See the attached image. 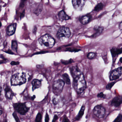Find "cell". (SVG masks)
Masks as SVG:
<instances>
[{"label":"cell","instance_id":"1","mask_svg":"<svg viewBox=\"0 0 122 122\" xmlns=\"http://www.w3.org/2000/svg\"><path fill=\"white\" fill-rule=\"evenodd\" d=\"M73 86L75 90L78 94L83 92L86 87V81L82 73L73 77Z\"/></svg>","mask_w":122,"mask_h":122},{"label":"cell","instance_id":"2","mask_svg":"<svg viewBox=\"0 0 122 122\" xmlns=\"http://www.w3.org/2000/svg\"><path fill=\"white\" fill-rule=\"evenodd\" d=\"M27 81L26 75L24 73H17L13 75L11 78V85L16 86L21 85Z\"/></svg>","mask_w":122,"mask_h":122},{"label":"cell","instance_id":"3","mask_svg":"<svg viewBox=\"0 0 122 122\" xmlns=\"http://www.w3.org/2000/svg\"><path fill=\"white\" fill-rule=\"evenodd\" d=\"M39 42L41 45L51 48L54 46L55 41L51 36L47 34L41 37L39 39Z\"/></svg>","mask_w":122,"mask_h":122},{"label":"cell","instance_id":"4","mask_svg":"<svg viewBox=\"0 0 122 122\" xmlns=\"http://www.w3.org/2000/svg\"><path fill=\"white\" fill-rule=\"evenodd\" d=\"M13 106L15 111L23 115H25L30 109V107L27 106L25 103H16L13 104Z\"/></svg>","mask_w":122,"mask_h":122},{"label":"cell","instance_id":"5","mask_svg":"<svg viewBox=\"0 0 122 122\" xmlns=\"http://www.w3.org/2000/svg\"><path fill=\"white\" fill-rule=\"evenodd\" d=\"M65 83L63 80H58L54 82L53 85V91L56 95H59L62 92Z\"/></svg>","mask_w":122,"mask_h":122},{"label":"cell","instance_id":"6","mask_svg":"<svg viewBox=\"0 0 122 122\" xmlns=\"http://www.w3.org/2000/svg\"><path fill=\"white\" fill-rule=\"evenodd\" d=\"M71 36L70 29L67 27H63L58 30L57 33V37L60 40L68 38Z\"/></svg>","mask_w":122,"mask_h":122},{"label":"cell","instance_id":"7","mask_svg":"<svg viewBox=\"0 0 122 122\" xmlns=\"http://www.w3.org/2000/svg\"><path fill=\"white\" fill-rule=\"evenodd\" d=\"M94 115L99 118H102L105 115L106 110L105 108L101 105L96 106L93 110Z\"/></svg>","mask_w":122,"mask_h":122},{"label":"cell","instance_id":"8","mask_svg":"<svg viewBox=\"0 0 122 122\" xmlns=\"http://www.w3.org/2000/svg\"><path fill=\"white\" fill-rule=\"evenodd\" d=\"M122 75V67H120L112 71L110 73L109 78L110 81L115 80Z\"/></svg>","mask_w":122,"mask_h":122},{"label":"cell","instance_id":"9","mask_svg":"<svg viewBox=\"0 0 122 122\" xmlns=\"http://www.w3.org/2000/svg\"><path fill=\"white\" fill-rule=\"evenodd\" d=\"M86 2V1L84 0H74L72 1V3L75 10L78 11H81Z\"/></svg>","mask_w":122,"mask_h":122},{"label":"cell","instance_id":"10","mask_svg":"<svg viewBox=\"0 0 122 122\" xmlns=\"http://www.w3.org/2000/svg\"><path fill=\"white\" fill-rule=\"evenodd\" d=\"M4 88L6 98L10 100L12 99L13 96H15V94L10 88V87L7 85H5L4 86Z\"/></svg>","mask_w":122,"mask_h":122},{"label":"cell","instance_id":"11","mask_svg":"<svg viewBox=\"0 0 122 122\" xmlns=\"http://www.w3.org/2000/svg\"><path fill=\"white\" fill-rule=\"evenodd\" d=\"M122 104V96H117L114 97L111 102V105L117 107Z\"/></svg>","mask_w":122,"mask_h":122},{"label":"cell","instance_id":"12","mask_svg":"<svg viewBox=\"0 0 122 122\" xmlns=\"http://www.w3.org/2000/svg\"><path fill=\"white\" fill-rule=\"evenodd\" d=\"M94 30L95 31V32L92 36L93 38H96L101 35L104 30V27L101 26L95 25L94 27Z\"/></svg>","mask_w":122,"mask_h":122},{"label":"cell","instance_id":"13","mask_svg":"<svg viewBox=\"0 0 122 122\" xmlns=\"http://www.w3.org/2000/svg\"><path fill=\"white\" fill-rule=\"evenodd\" d=\"M17 24L16 23L9 25L7 29V33L8 36L13 35L15 32Z\"/></svg>","mask_w":122,"mask_h":122},{"label":"cell","instance_id":"14","mask_svg":"<svg viewBox=\"0 0 122 122\" xmlns=\"http://www.w3.org/2000/svg\"><path fill=\"white\" fill-rule=\"evenodd\" d=\"M91 18V16L89 15H84L80 19V22L83 25H86L90 22Z\"/></svg>","mask_w":122,"mask_h":122},{"label":"cell","instance_id":"15","mask_svg":"<svg viewBox=\"0 0 122 122\" xmlns=\"http://www.w3.org/2000/svg\"><path fill=\"white\" fill-rule=\"evenodd\" d=\"M58 17L59 20L61 21H64V20H68L70 19V17L67 15L64 10H62L60 11L58 14Z\"/></svg>","mask_w":122,"mask_h":122},{"label":"cell","instance_id":"16","mask_svg":"<svg viewBox=\"0 0 122 122\" xmlns=\"http://www.w3.org/2000/svg\"><path fill=\"white\" fill-rule=\"evenodd\" d=\"M110 51L113 57H115L117 56L122 53V48H116L113 47Z\"/></svg>","mask_w":122,"mask_h":122},{"label":"cell","instance_id":"17","mask_svg":"<svg viewBox=\"0 0 122 122\" xmlns=\"http://www.w3.org/2000/svg\"><path fill=\"white\" fill-rule=\"evenodd\" d=\"M32 90L34 91L35 90L41 87L42 86L41 81L37 79H34L32 82Z\"/></svg>","mask_w":122,"mask_h":122},{"label":"cell","instance_id":"18","mask_svg":"<svg viewBox=\"0 0 122 122\" xmlns=\"http://www.w3.org/2000/svg\"><path fill=\"white\" fill-rule=\"evenodd\" d=\"M85 106L83 105L81 107V108L78 113L77 115L76 116V120L77 121H78L81 119V118L82 117L83 115H84V111H85Z\"/></svg>","mask_w":122,"mask_h":122},{"label":"cell","instance_id":"19","mask_svg":"<svg viewBox=\"0 0 122 122\" xmlns=\"http://www.w3.org/2000/svg\"><path fill=\"white\" fill-rule=\"evenodd\" d=\"M62 77L63 79V81L65 82V83L68 85H70L71 83L70 79V77L67 73H65L62 76Z\"/></svg>","mask_w":122,"mask_h":122},{"label":"cell","instance_id":"20","mask_svg":"<svg viewBox=\"0 0 122 122\" xmlns=\"http://www.w3.org/2000/svg\"><path fill=\"white\" fill-rule=\"evenodd\" d=\"M104 7V5L102 3L98 4L94 8V10L96 12H99L100 10H102Z\"/></svg>","mask_w":122,"mask_h":122},{"label":"cell","instance_id":"21","mask_svg":"<svg viewBox=\"0 0 122 122\" xmlns=\"http://www.w3.org/2000/svg\"><path fill=\"white\" fill-rule=\"evenodd\" d=\"M17 43L15 41H12V49L14 51L17 52Z\"/></svg>","mask_w":122,"mask_h":122},{"label":"cell","instance_id":"22","mask_svg":"<svg viewBox=\"0 0 122 122\" xmlns=\"http://www.w3.org/2000/svg\"><path fill=\"white\" fill-rule=\"evenodd\" d=\"M96 56V54L94 52H90L87 55V57L89 59H94Z\"/></svg>","mask_w":122,"mask_h":122},{"label":"cell","instance_id":"23","mask_svg":"<svg viewBox=\"0 0 122 122\" xmlns=\"http://www.w3.org/2000/svg\"><path fill=\"white\" fill-rule=\"evenodd\" d=\"M42 118V114L41 113L39 112L38 113L36 118V122H40Z\"/></svg>","mask_w":122,"mask_h":122},{"label":"cell","instance_id":"24","mask_svg":"<svg viewBox=\"0 0 122 122\" xmlns=\"http://www.w3.org/2000/svg\"><path fill=\"white\" fill-rule=\"evenodd\" d=\"M115 83L116 82H113L108 83V84L107 85V86H106V89L108 90H111V88H112L113 86H114V85H115Z\"/></svg>","mask_w":122,"mask_h":122},{"label":"cell","instance_id":"25","mask_svg":"<svg viewBox=\"0 0 122 122\" xmlns=\"http://www.w3.org/2000/svg\"><path fill=\"white\" fill-rule=\"evenodd\" d=\"M113 122H122V115H118Z\"/></svg>","mask_w":122,"mask_h":122},{"label":"cell","instance_id":"26","mask_svg":"<svg viewBox=\"0 0 122 122\" xmlns=\"http://www.w3.org/2000/svg\"><path fill=\"white\" fill-rule=\"evenodd\" d=\"M13 117L15 118L16 122H20V119L18 118V116H17V113L15 112H14L13 113Z\"/></svg>","mask_w":122,"mask_h":122},{"label":"cell","instance_id":"27","mask_svg":"<svg viewBox=\"0 0 122 122\" xmlns=\"http://www.w3.org/2000/svg\"><path fill=\"white\" fill-rule=\"evenodd\" d=\"M97 97H98L100 98H105L106 96L105 94H103V92H101L98 94Z\"/></svg>","mask_w":122,"mask_h":122},{"label":"cell","instance_id":"28","mask_svg":"<svg viewBox=\"0 0 122 122\" xmlns=\"http://www.w3.org/2000/svg\"><path fill=\"white\" fill-rule=\"evenodd\" d=\"M62 122H70V120L68 119L66 116L65 115L63 117Z\"/></svg>","mask_w":122,"mask_h":122},{"label":"cell","instance_id":"29","mask_svg":"<svg viewBox=\"0 0 122 122\" xmlns=\"http://www.w3.org/2000/svg\"><path fill=\"white\" fill-rule=\"evenodd\" d=\"M49 120H50V118H49V115H48L47 113H46L45 117V122H49Z\"/></svg>","mask_w":122,"mask_h":122},{"label":"cell","instance_id":"30","mask_svg":"<svg viewBox=\"0 0 122 122\" xmlns=\"http://www.w3.org/2000/svg\"><path fill=\"white\" fill-rule=\"evenodd\" d=\"M58 117L57 116V115H55L54 116V118H53V119L52 122H56V121L58 119Z\"/></svg>","mask_w":122,"mask_h":122},{"label":"cell","instance_id":"31","mask_svg":"<svg viewBox=\"0 0 122 122\" xmlns=\"http://www.w3.org/2000/svg\"><path fill=\"white\" fill-rule=\"evenodd\" d=\"M11 65H18L19 64V62H15V61H13V62H11L10 63Z\"/></svg>","mask_w":122,"mask_h":122},{"label":"cell","instance_id":"32","mask_svg":"<svg viewBox=\"0 0 122 122\" xmlns=\"http://www.w3.org/2000/svg\"><path fill=\"white\" fill-rule=\"evenodd\" d=\"M53 103V104L55 105H57V104L58 102L57 100H56V98H54V99L53 100H52Z\"/></svg>","mask_w":122,"mask_h":122},{"label":"cell","instance_id":"33","mask_svg":"<svg viewBox=\"0 0 122 122\" xmlns=\"http://www.w3.org/2000/svg\"><path fill=\"white\" fill-rule=\"evenodd\" d=\"M119 28L121 30H122V21L119 25Z\"/></svg>","mask_w":122,"mask_h":122},{"label":"cell","instance_id":"34","mask_svg":"<svg viewBox=\"0 0 122 122\" xmlns=\"http://www.w3.org/2000/svg\"><path fill=\"white\" fill-rule=\"evenodd\" d=\"M36 97L35 95H33L32 97H31V99H32V100H34V99L36 98Z\"/></svg>","mask_w":122,"mask_h":122},{"label":"cell","instance_id":"35","mask_svg":"<svg viewBox=\"0 0 122 122\" xmlns=\"http://www.w3.org/2000/svg\"><path fill=\"white\" fill-rule=\"evenodd\" d=\"M120 61L121 63H122V57L120 59Z\"/></svg>","mask_w":122,"mask_h":122},{"label":"cell","instance_id":"36","mask_svg":"<svg viewBox=\"0 0 122 122\" xmlns=\"http://www.w3.org/2000/svg\"><path fill=\"white\" fill-rule=\"evenodd\" d=\"M2 114V110H0V115H1Z\"/></svg>","mask_w":122,"mask_h":122},{"label":"cell","instance_id":"37","mask_svg":"<svg viewBox=\"0 0 122 122\" xmlns=\"http://www.w3.org/2000/svg\"><path fill=\"white\" fill-rule=\"evenodd\" d=\"M5 122H7V119H5Z\"/></svg>","mask_w":122,"mask_h":122}]
</instances>
